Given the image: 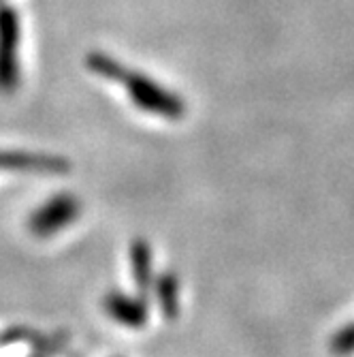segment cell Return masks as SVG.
I'll use <instances>...</instances> for the list:
<instances>
[{"label": "cell", "instance_id": "1", "mask_svg": "<svg viewBox=\"0 0 354 357\" xmlns=\"http://www.w3.org/2000/svg\"><path fill=\"white\" fill-rule=\"evenodd\" d=\"M88 69L109 82H118L124 86V90L131 96V101L154 116L167 118V120H179L186 114V103L179 94L167 90L165 86H160L152 77L143 73H135L128 67H124L122 62L115 58L103 54V52H92L86 56Z\"/></svg>", "mask_w": 354, "mask_h": 357}, {"label": "cell", "instance_id": "2", "mask_svg": "<svg viewBox=\"0 0 354 357\" xmlns=\"http://www.w3.org/2000/svg\"><path fill=\"white\" fill-rule=\"evenodd\" d=\"M19 39L22 26L13 7L0 5V94H13L19 86Z\"/></svg>", "mask_w": 354, "mask_h": 357}, {"label": "cell", "instance_id": "3", "mask_svg": "<svg viewBox=\"0 0 354 357\" xmlns=\"http://www.w3.org/2000/svg\"><path fill=\"white\" fill-rule=\"evenodd\" d=\"M81 214V202L71 192H60L37 208L28 218V229L37 238H49L71 227Z\"/></svg>", "mask_w": 354, "mask_h": 357}, {"label": "cell", "instance_id": "4", "mask_svg": "<svg viewBox=\"0 0 354 357\" xmlns=\"http://www.w3.org/2000/svg\"><path fill=\"white\" fill-rule=\"evenodd\" d=\"M0 169L5 172H26L41 176H64L71 169V163L62 156L37 154L22 150H0Z\"/></svg>", "mask_w": 354, "mask_h": 357}, {"label": "cell", "instance_id": "5", "mask_svg": "<svg viewBox=\"0 0 354 357\" xmlns=\"http://www.w3.org/2000/svg\"><path fill=\"white\" fill-rule=\"evenodd\" d=\"M105 312L124 328L141 330L147 323V300L143 296L131 298L122 291H109L103 300Z\"/></svg>", "mask_w": 354, "mask_h": 357}, {"label": "cell", "instance_id": "6", "mask_svg": "<svg viewBox=\"0 0 354 357\" xmlns=\"http://www.w3.org/2000/svg\"><path fill=\"white\" fill-rule=\"evenodd\" d=\"M17 342H26L32 349H37L39 355H54L62 349L64 340L60 336H43L39 332H32L26 328H13L5 334H0V347L5 344H17Z\"/></svg>", "mask_w": 354, "mask_h": 357}, {"label": "cell", "instance_id": "7", "mask_svg": "<svg viewBox=\"0 0 354 357\" xmlns=\"http://www.w3.org/2000/svg\"><path fill=\"white\" fill-rule=\"evenodd\" d=\"M131 268H133V278L137 289L141 291L139 296H147V291L152 287V248L147 244V240L137 238L131 246Z\"/></svg>", "mask_w": 354, "mask_h": 357}, {"label": "cell", "instance_id": "8", "mask_svg": "<svg viewBox=\"0 0 354 357\" xmlns=\"http://www.w3.org/2000/svg\"><path fill=\"white\" fill-rule=\"evenodd\" d=\"M156 300L165 319H175L179 312V280L173 272L160 274L156 284Z\"/></svg>", "mask_w": 354, "mask_h": 357}, {"label": "cell", "instance_id": "9", "mask_svg": "<svg viewBox=\"0 0 354 357\" xmlns=\"http://www.w3.org/2000/svg\"><path fill=\"white\" fill-rule=\"evenodd\" d=\"M331 351L335 355H352L354 353V323L350 326H344L341 330H337L331 338Z\"/></svg>", "mask_w": 354, "mask_h": 357}, {"label": "cell", "instance_id": "10", "mask_svg": "<svg viewBox=\"0 0 354 357\" xmlns=\"http://www.w3.org/2000/svg\"><path fill=\"white\" fill-rule=\"evenodd\" d=\"M0 5H3V0H0Z\"/></svg>", "mask_w": 354, "mask_h": 357}, {"label": "cell", "instance_id": "11", "mask_svg": "<svg viewBox=\"0 0 354 357\" xmlns=\"http://www.w3.org/2000/svg\"><path fill=\"white\" fill-rule=\"evenodd\" d=\"M39 357H43V355H39Z\"/></svg>", "mask_w": 354, "mask_h": 357}]
</instances>
